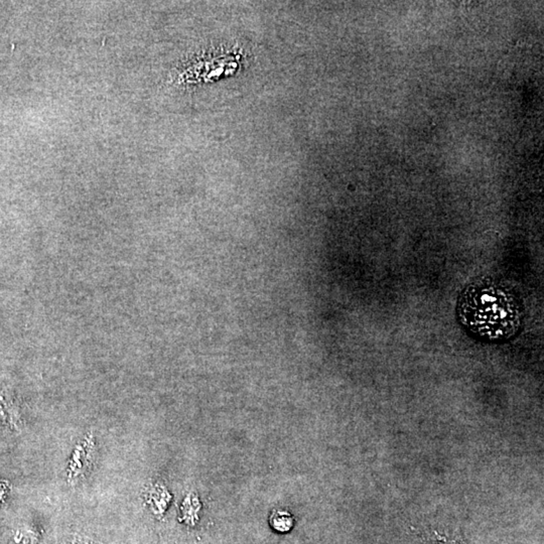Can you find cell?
I'll return each mask as SVG.
<instances>
[{"mask_svg": "<svg viewBox=\"0 0 544 544\" xmlns=\"http://www.w3.org/2000/svg\"><path fill=\"white\" fill-rule=\"evenodd\" d=\"M459 316L471 332L487 340L509 338L517 331L520 321L514 297L490 282L473 284L465 291Z\"/></svg>", "mask_w": 544, "mask_h": 544, "instance_id": "cell-1", "label": "cell"}, {"mask_svg": "<svg viewBox=\"0 0 544 544\" xmlns=\"http://www.w3.org/2000/svg\"><path fill=\"white\" fill-rule=\"evenodd\" d=\"M96 453V441L93 432L86 434L79 443L75 446L69 462H68L66 477L70 486H76L85 479L86 476L92 469Z\"/></svg>", "mask_w": 544, "mask_h": 544, "instance_id": "cell-2", "label": "cell"}, {"mask_svg": "<svg viewBox=\"0 0 544 544\" xmlns=\"http://www.w3.org/2000/svg\"><path fill=\"white\" fill-rule=\"evenodd\" d=\"M0 425L11 432H20L24 427L22 414L13 396L0 389Z\"/></svg>", "mask_w": 544, "mask_h": 544, "instance_id": "cell-3", "label": "cell"}, {"mask_svg": "<svg viewBox=\"0 0 544 544\" xmlns=\"http://www.w3.org/2000/svg\"><path fill=\"white\" fill-rule=\"evenodd\" d=\"M270 527L279 534H288L295 527V518L291 512L284 509H277L270 518Z\"/></svg>", "mask_w": 544, "mask_h": 544, "instance_id": "cell-4", "label": "cell"}, {"mask_svg": "<svg viewBox=\"0 0 544 544\" xmlns=\"http://www.w3.org/2000/svg\"><path fill=\"white\" fill-rule=\"evenodd\" d=\"M10 544H38V538L31 530L18 529L13 534Z\"/></svg>", "mask_w": 544, "mask_h": 544, "instance_id": "cell-5", "label": "cell"}, {"mask_svg": "<svg viewBox=\"0 0 544 544\" xmlns=\"http://www.w3.org/2000/svg\"><path fill=\"white\" fill-rule=\"evenodd\" d=\"M11 490V485L6 480L0 479V505L3 504Z\"/></svg>", "mask_w": 544, "mask_h": 544, "instance_id": "cell-6", "label": "cell"}, {"mask_svg": "<svg viewBox=\"0 0 544 544\" xmlns=\"http://www.w3.org/2000/svg\"><path fill=\"white\" fill-rule=\"evenodd\" d=\"M429 544H455L454 543H452V541H448L446 538H441V539H436V541H432V543H429Z\"/></svg>", "mask_w": 544, "mask_h": 544, "instance_id": "cell-7", "label": "cell"}, {"mask_svg": "<svg viewBox=\"0 0 544 544\" xmlns=\"http://www.w3.org/2000/svg\"><path fill=\"white\" fill-rule=\"evenodd\" d=\"M74 544H94L91 543H85V541H76V543H74Z\"/></svg>", "mask_w": 544, "mask_h": 544, "instance_id": "cell-8", "label": "cell"}]
</instances>
